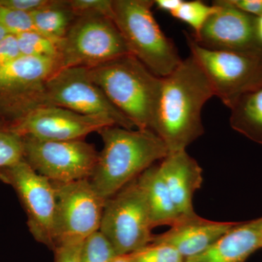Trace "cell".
Masks as SVG:
<instances>
[{
  "mask_svg": "<svg viewBox=\"0 0 262 262\" xmlns=\"http://www.w3.org/2000/svg\"><path fill=\"white\" fill-rule=\"evenodd\" d=\"M213 96L209 81L192 56L163 77L152 131L169 152L186 150L204 134L202 110Z\"/></svg>",
  "mask_w": 262,
  "mask_h": 262,
  "instance_id": "1",
  "label": "cell"
},
{
  "mask_svg": "<svg viewBox=\"0 0 262 262\" xmlns=\"http://www.w3.org/2000/svg\"><path fill=\"white\" fill-rule=\"evenodd\" d=\"M98 134L103 146L89 180L106 201L169 153L165 143L152 130L110 126Z\"/></svg>",
  "mask_w": 262,
  "mask_h": 262,
  "instance_id": "2",
  "label": "cell"
},
{
  "mask_svg": "<svg viewBox=\"0 0 262 262\" xmlns=\"http://www.w3.org/2000/svg\"><path fill=\"white\" fill-rule=\"evenodd\" d=\"M88 70L92 80L136 128L152 130L163 78L131 54Z\"/></svg>",
  "mask_w": 262,
  "mask_h": 262,
  "instance_id": "3",
  "label": "cell"
},
{
  "mask_svg": "<svg viewBox=\"0 0 262 262\" xmlns=\"http://www.w3.org/2000/svg\"><path fill=\"white\" fill-rule=\"evenodd\" d=\"M151 0H113V20L128 51L155 75L167 77L182 59L155 20Z\"/></svg>",
  "mask_w": 262,
  "mask_h": 262,
  "instance_id": "4",
  "label": "cell"
},
{
  "mask_svg": "<svg viewBox=\"0 0 262 262\" xmlns=\"http://www.w3.org/2000/svg\"><path fill=\"white\" fill-rule=\"evenodd\" d=\"M58 61L21 56L0 68V120L14 126L37 108L47 106L46 84Z\"/></svg>",
  "mask_w": 262,
  "mask_h": 262,
  "instance_id": "5",
  "label": "cell"
},
{
  "mask_svg": "<svg viewBox=\"0 0 262 262\" xmlns=\"http://www.w3.org/2000/svg\"><path fill=\"white\" fill-rule=\"evenodd\" d=\"M130 54L111 18L96 13L77 16L60 45L58 70L91 69Z\"/></svg>",
  "mask_w": 262,
  "mask_h": 262,
  "instance_id": "6",
  "label": "cell"
},
{
  "mask_svg": "<svg viewBox=\"0 0 262 262\" xmlns=\"http://www.w3.org/2000/svg\"><path fill=\"white\" fill-rule=\"evenodd\" d=\"M191 56L201 67L214 96L229 108L244 95L262 87V57L212 51L199 46L184 32Z\"/></svg>",
  "mask_w": 262,
  "mask_h": 262,
  "instance_id": "7",
  "label": "cell"
},
{
  "mask_svg": "<svg viewBox=\"0 0 262 262\" xmlns=\"http://www.w3.org/2000/svg\"><path fill=\"white\" fill-rule=\"evenodd\" d=\"M149 208L137 179L106 200L99 230L118 256H126L152 242Z\"/></svg>",
  "mask_w": 262,
  "mask_h": 262,
  "instance_id": "8",
  "label": "cell"
},
{
  "mask_svg": "<svg viewBox=\"0 0 262 262\" xmlns=\"http://www.w3.org/2000/svg\"><path fill=\"white\" fill-rule=\"evenodd\" d=\"M53 185L56 199L53 222L55 248L81 244L99 230L106 200L96 192L89 179L53 183Z\"/></svg>",
  "mask_w": 262,
  "mask_h": 262,
  "instance_id": "9",
  "label": "cell"
},
{
  "mask_svg": "<svg viewBox=\"0 0 262 262\" xmlns=\"http://www.w3.org/2000/svg\"><path fill=\"white\" fill-rule=\"evenodd\" d=\"M46 96L48 106L106 117L116 126L130 130L136 127L92 80L88 68L70 67L57 71L46 82Z\"/></svg>",
  "mask_w": 262,
  "mask_h": 262,
  "instance_id": "10",
  "label": "cell"
},
{
  "mask_svg": "<svg viewBox=\"0 0 262 262\" xmlns=\"http://www.w3.org/2000/svg\"><path fill=\"white\" fill-rule=\"evenodd\" d=\"M24 160L52 183L90 179L98 158L94 144L82 140L39 141L23 137Z\"/></svg>",
  "mask_w": 262,
  "mask_h": 262,
  "instance_id": "11",
  "label": "cell"
},
{
  "mask_svg": "<svg viewBox=\"0 0 262 262\" xmlns=\"http://www.w3.org/2000/svg\"><path fill=\"white\" fill-rule=\"evenodd\" d=\"M0 180L13 187L27 216L33 237L53 251L56 192L53 183L37 173L23 160L0 170Z\"/></svg>",
  "mask_w": 262,
  "mask_h": 262,
  "instance_id": "12",
  "label": "cell"
},
{
  "mask_svg": "<svg viewBox=\"0 0 262 262\" xmlns=\"http://www.w3.org/2000/svg\"><path fill=\"white\" fill-rule=\"evenodd\" d=\"M217 10L199 33L191 34L202 47L262 57V45L256 32V18L239 9L231 0L213 1Z\"/></svg>",
  "mask_w": 262,
  "mask_h": 262,
  "instance_id": "13",
  "label": "cell"
},
{
  "mask_svg": "<svg viewBox=\"0 0 262 262\" xmlns=\"http://www.w3.org/2000/svg\"><path fill=\"white\" fill-rule=\"evenodd\" d=\"M116 126L101 116H91L55 106L37 108L12 128L22 137L39 141L82 140L103 127Z\"/></svg>",
  "mask_w": 262,
  "mask_h": 262,
  "instance_id": "14",
  "label": "cell"
},
{
  "mask_svg": "<svg viewBox=\"0 0 262 262\" xmlns=\"http://www.w3.org/2000/svg\"><path fill=\"white\" fill-rule=\"evenodd\" d=\"M236 224L206 220L196 213L182 216L168 231L154 235L151 244L171 246L186 261L204 252Z\"/></svg>",
  "mask_w": 262,
  "mask_h": 262,
  "instance_id": "15",
  "label": "cell"
},
{
  "mask_svg": "<svg viewBox=\"0 0 262 262\" xmlns=\"http://www.w3.org/2000/svg\"><path fill=\"white\" fill-rule=\"evenodd\" d=\"M158 168L180 215L195 214L193 196L203 183V170L198 162L181 150L169 152Z\"/></svg>",
  "mask_w": 262,
  "mask_h": 262,
  "instance_id": "16",
  "label": "cell"
},
{
  "mask_svg": "<svg viewBox=\"0 0 262 262\" xmlns=\"http://www.w3.org/2000/svg\"><path fill=\"white\" fill-rule=\"evenodd\" d=\"M262 248V217L237 222L204 252L185 262H246Z\"/></svg>",
  "mask_w": 262,
  "mask_h": 262,
  "instance_id": "17",
  "label": "cell"
},
{
  "mask_svg": "<svg viewBox=\"0 0 262 262\" xmlns=\"http://www.w3.org/2000/svg\"><path fill=\"white\" fill-rule=\"evenodd\" d=\"M149 208L151 227L175 225L182 218L158 165H151L137 178Z\"/></svg>",
  "mask_w": 262,
  "mask_h": 262,
  "instance_id": "18",
  "label": "cell"
},
{
  "mask_svg": "<svg viewBox=\"0 0 262 262\" xmlns=\"http://www.w3.org/2000/svg\"><path fill=\"white\" fill-rule=\"evenodd\" d=\"M229 122L234 130L262 144V87L241 96L231 108Z\"/></svg>",
  "mask_w": 262,
  "mask_h": 262,
  "instance_id": "19",
  "label": "cell"
},
{
  "mask_svg": "<svg viewBox=\"0 0 262 262\" xmlns=\"http://www.w3.org/2000/svg\"><path fill=\"white\" fill-rule=\"evenodd\" d=\"M37 32L61 43L77 18L68 0H51L40 9L31 13Z\"/></svg>",
  "mask_w": 262,
  "mask_h": 262,
  "instance_id": "20",
  "label": "cell"
},
{
  "mask_svg": "<svg viewBox=\"0 0 262 262\" xmlns=\"http://www.w3.org/2000/svg\"><path fill=\"white\" fill-rule=\"evenodd\" d=\"M15 37L22 56L48 58L58 61L61 43L36 32L22 33Z\"/></svg>",
  "mask_w": 262,
  "mask_h": 262,
  "instance_id": "21",
  "label": "cell"
},
{
  "mask_svg": "<svg viewBox=\"0 0 262 262\" xmlns=\"http://www.w3.org/2000/svg\"><path fill=\"white\" fill-rule=\"evenodd\" d=\"M23 160V137L0 120V170L13 166Z\"/></svg>",
  "mask_w": 262,
  "mask_h": 262,
  "instance_id": "22",
  "label": "cell"
},
{
  "mask_svg": "<svg viewBox=\"0 0 262 262\" xmlns=\"http://www.w3.org/2000/svg\"><path fill=\"white\" fill-rule=\"evenodd\" d=\"M117 256L113 245L100 230L86 237L81 245L80 262H113Z\"/></svg>",
  "mask_w": 262,
  "mask_h": 262,
  "instance_id": "23",
  "label": "cell"
},
{
  "mask_svg": "<svg viewBox=\"0 0 262 262\" xmlns=\"http://www.w3.org/2000/svg\"><path fill=\"white\" fill-rule=\"evenodd\" d=\"M215 5L211 6L201 1H182L172 16L188 24L193 29L192 34L199 33L208 19L215 13Z\"/></svg>",
  "mask_w": 262,
  "mask_h": 262,
  "instance_id": "24",
  "label": "cell"
},
{
  "mask_svg": "<svg viewBox=\"0 0 262 262\" xmlns=\"http://www.w3.org/2000/svg\"><path fill=\"white\" fill-rule=\"evenodd\" d=\"M128 256L131 262H185L177 249L164 244H150Z\"/></svg>",
  "mask_w": 262,
  "mask_h": 262,
  "instance_id": "25",
  "label": "cell"
},
{
  "mask_svg": "<svg viewBox=\"0 0 262 262\" xmlns=\"http://www.w3.org/2000/svg\"><path fill=\"white\" fill-rule=\"evenodd\" d=\"M0 25L9 34L18 35L22 33L38 32L31 13L10 10L0 6Z\"/></svg>",
  "mask_w": 262,
  "mask_h": 262,
  "instance_id": "26",
  "label": "cell"
},
{
  "mask_svg": "<svg viewBox=\"0 0 262 262\" xmlns=\"http://www.w3.org/2000/svg\"><path fill=\"white\" fill-rule=\"evenodd\" d=\"M68 3L76 16L96 13L113 20V0H68Z\"/></svg>",
  "mask_w": 262,
  "mask_h": 262,
  "instance_id": "27",
  "label": "cell"
},
{
  "mask_svg": "<svg viewBox=\"0 0 262 262\" xmlns=\"http://www.w3.org/2000/svg\"><path fill=\"white\" fill-rule=\"evenodd\" d=\"M16 37L8 34L0 42V68L21 57Z\"/></svg>",
  "mask_w": 262,
  "mask_h": 262,
  "instance_id": "28",
  "label": "cell"
},
{
  "mask_svg": "<svg viewBox=\"0 0 262 262\" xmlns=\"http://www.w3.org/2000/svg\"><path fill=\"white\" fill-rule=\"evenodd\" d=\"M50 2L51 0H0V6L31 13L46 6Z\"/></svg>",
  "mask_w": 262,
  "mask_h": 262,
  "instance_id": "29",
  "label": "cell"
},
{
  "mask_svg": "<svg viewBox=\"0 0 262 262\" xmlns=\"http://www.w3.org/2000/svg\"><path fill=\"white\" fill-rule=\"evenodd\" d=\"M81 244L58 246L53 250L55 262H80Z\"/></svg>",
  "mask_w": 262,
  "mask_h": 262,
  "instance_id": "30",
  "label": "cell"
},
{
  "mask_svg": "<svg viewBox=\"0 0 262 262\" xmlns=\"http://www.w3.org/2000/svg\"><path fill=\"white\" fill-rule=\"evenodd\" d=\"M239 9L255 17L262 15V0H231Z\"/></svg>",
  "mask_w": 262,
  "mask_h": 262,
  "instance_id": "31",
  "label": "cell"
},
{
  "mask_svg": "<svg viewBox=\"0 0 262 262\" xmlns=\"http://www.w3.org/2000/svg\"><path fill=\"white\" fill-rule=\"evenodd\" d=\"M182 0H156L154 1L159 9L168 12L170 14L173 13L178 8Z\"/></svg>",
  "mask_w": 262,
  "mask_h": 262,
  "instance_id": "32",
  "label": "cell"
},
{
  "mask_svg": "<svg viewBox=\"0 0 262 262\" xmlns=\"http://www.w3.org/2000/svg\"><path fill=\"white\" fill-rule=\"evenodd\" d=\"M256 32L258 40L262 45V15L261 16L256 17Z\"/></svg>",
  "mask_w": 262,
  "mask_h": 262,
  "instance_id": "33",
  "label": "cell"
},
{
  "mask_svg": "<svg viewBox=\"0 0 262 262\" xmlns=\"http://www.w3.org/2000/svg\"><path fill=\"white\" fill-rule=\"evenodd\" d=\"M113 262H131L128 255L126 256H117L116 259Z\"/></svg>",
  "mask_w": 262,
  "mask_h": 262,
  "instance_id": "34",
  "label": "cell"
},
{
  "mask_svg": "<svg viewBox=\"0 0 262 262\" xmlns=\"http://www.w3.org/2000/svg\"><path fill=\"white\" fill-rule=\"evenodd\" d=\"M8 34H8L6 30H5L4 27H2V26L0 25V42H1V41L3 40V39H4Z\"/></svg>",
  "mask_w": 262,
  "mask_h": 262,
  "instance_id": "35",
  "label": "cell"
}]
</instances>
